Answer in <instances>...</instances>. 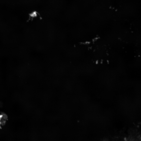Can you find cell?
Wrapping results in <instances>:
<instances>
[]
</instances>
